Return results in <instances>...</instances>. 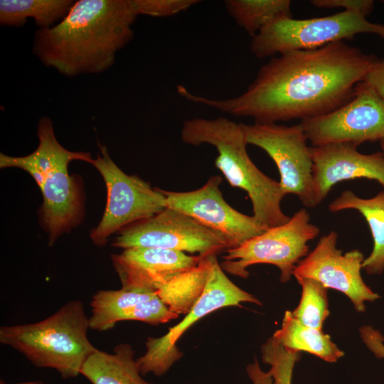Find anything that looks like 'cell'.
<instances>
[{
    "label": "cell",
    "instance_id": "1",
    "mask_svg": "<svg viewBox=\"0 0 384 384\" xmlns=\"http://www.w3.org/2000/svg\"><path fill=\"white\" fill-rule=\"evenodd\" d=\"M378 58L344 41L273 57L259 70L245 91L226 99L210 98L178 85L185 100L235 117L269 124L324 115L354 95Z\"/></svg>",
    "mask_w": 384,
    "mask_h": 384
},
{
    "label": "cell",
    "instance_id": "2",
    "mask_svg": "<svg viewBox=\"0 0 384 384\" xmlns=\"http://www.w3.org/2000/svg\"><path fill=\"white\" fill-rule=\"evenodd\" d=\"M137 17L131 0L75 1L60 22L36 31L33 53L67 77L100 73L133 38Z\"/></svg>",
    "mask_w": 384,
    "mask_h": 384
},
{
    "label": "cell",
    "instance_id": "3",
    "mask_svg": "<svg viewBox=\"0 0 384 384\" xmlns=\"http://www.w3.org/2000/svg\"><path fill=\"white\" fill-rule=\"evenodd\" d=\"M181 137L186 144H207L216 149L215 166L232 187L247 193L252 205V216L263 230L289 220L281 208L286 195L279 182L262 172L250 158L241 123L223 117L192 118L183 122Z\"/></svg>",
    "mask_w": 384,
    "mask_h": 384
},
{
    "label": "cell",
    "instance_id": "4",
    "mask_svg": "<svg viewBox=\"0 0 384 384\" xmlns=\"http://www.w3.org/2000/svg\"><path fill=\"white\" fill-rule=\"evenodd\" d=\"M89 329L83 302L70 300L40 321L1 326L0 343L35 366L54 369L68 379L80 375L87 358L97 349L87 337Z\"/></svg>",
    "mask_w": 384,
    "mask_h": 384
},
{
    "label": "cell",
    "instance_id": "5",
    "mask_svg": "<svg viewBox=\"0 0 384 384\" xmlns=\"http://www.w3.org/2000/svg\"><path fill=\"white\" fill-rule=\"evenodd\" d=\"M359 33L376 34L384 39V25L369 21L360 14L342 11L330 16L305 19H277L251 39L250 50L257 58L316 49L351 39Z\"/></svg>",
    "mask_w": 384,
    "mask_h": 384
},
{
    "label": "cell",
    "instance_id": "6",
    "mask_svg": "<svg viewBox=\"0 0 384 384\" xmlns=\"http://www.w3.org/2000/svg\"><path fill=\"white\" fill-rule=\"evenodd\" d=\"M320 229L310 222V215L301 208L285 223L269 228L240 245L226 250L222 269L233 275L247 278V268L256 264H270L280 270V281L291 279L297 265L309 254L308 242Z\"/></svg>",
    "mask_w": 384,
    "mask_h": 384
},
{
    "label": "cell",
    "instance_id": "7",
    "mask_svg": "<svg viewBox=\"0 0 384 384\" xmlns=\"http://www.w3.org/2000/svg\"><path fill=\"white\" fill-rule=\"evenodd\" d=\"M100 149V155L90 161L103 177L107 192L104 215L90 234L97 245L105 244L110 235L123 227L149 218L166 207L161 189L125 174L112 160L106 146Z\"/></svg>",
    "mask_w": 384,
    "mask_h": 384
},
{
    "label": "cell",
    "instance_id": "8",
    "mask_svg": "<svg viewBox=\"0 0 384 384\" xmlns=\"http://www.w3.org/2000/svg\"><path fill=\"white\" fill-rule=\"evenodd\" d=\"M241 125L247 144L263 149L274 162L284 194L296 195L306 208L316 207L311 149L300 124Z\"/></svg>",
    "mask_w": 384,
    "mask_h": 384
},
{
    "label": "cell",
    "instance_id": "9",
    "mask_svg": "<svg viewBox=\"0 0 384 384\" xmlns=\"http://www.w3.org/2000/svg\"><path fill=\"white\" fill-rule=\"evenodd\" d=\"M243 302L262 305L258 299L238 287L227 277L215 257L206 288L192 309L166 334L147 338L146 352L137 358L142 375L149 373L156 376L164 375L182 357L183 353L176 342L190 326L217 309L240 306Z\"/></svg>",
    "mask_w": 384,
    "mask_h": 384
},
{
    "label": "cell",
    "instance_id": "10",
    "mask_svg": "<svg viewBox=\"0 0 384 384\" xmlns=\"http://www.w3.org/2000/svg\"><path fill=\"white\" fill-rule=\"evenodd\" d=\"M312 146L384 141V99L367 82L355 87L353 98L337 110L302 120Z\"/></svg>",
    "mask_w": 384,
    "mask_h": 384
},
{
    "label": "cell",
    "instance_id": "11",
    "mask_svg": "<svg viewBox=\"0 0 384 384\" xmlns=\"http://www.w3.org/2000/svg\"><path fill=\"white\" fill-rule=\"evenodd\" d=\"M113 245L124 250L162 248L197 253L200 256L216 255L228 249L222 235L188 215L169 207L126 227L119 233Z\"/></svg>",
    "mask_w": 384,
    "mask_h": 384
},
{
    "label": "cell",
    "instance_id": "12",
    "mask_svg": "<svg viewBox=\"0 0 384 384\" xmlns=\"http://www.w3.org/2000/svg\"><path fill=\"white\" fill-rule=\"evenodd\" d=\"M337 240L335 231L322 236L314 249L297 265L293 275L314 279L327 289L342 292L357 311L364 312L366 302H374L380 295L362 279L363 253L358 250L343 253L336 247Z\"/></svg>",
    "mask_w": 384,
    "mask_h": 384
},
{
    "label": "cell",
    "instance_id": "13",
    "mask_svg": "<svg viewBox=\"0 0 384 384\" xmlns=\"http://www.w3.org/2000/svg\"><path fill=\"white\" fill-rule=\"evenodd\" d=\"M221 182L222 178L215 175L194 191H161L166 198V207L183 213L218 233L225 239L230 249L265 230L257 224L253 216L238 211L224 200L219 188Z\"/></svg>",
    "mask_w": 384,
    "mask_h": 384
},
{
    "label": "cell",
    "instance_id": "14",
    "mask_svg": "<svg viewBox=\"0 0 384 384\" xmlns=\"http://www.w3.org/2000/svg\"><path fill=\"white\" fill-rule=\"evenodd\" d=\"M92 157L85 151H71L60 143L43 175L39 187L43 194L42 214L52 244L63 232L79 220L81 203L76 181L69 175L68 166L73 160L90 163Z\"/></svg>",
    "mask_w": 384,
    "mask_h": 384
},
{
    "label": "cell",
    "instance_id": "15",
    "mask_svg": "<svg viewBox=\"0 0 384 384\" xmlns=\"http://www.w3.org/2000/svg\"><path fill=\"white\" fill-rule=\"evenodd\" d=\"M313 180L317 206L336 183L365 178L377 181L384 188V154H363L351 144L311 146Z\"/></svg>",
    "mask_w": 384,
    "mask_h": 384
},
{
    "label": "cell",
    "instance_id": "16",
    "mask_svg": "<svg viewBox=\"0 0 384 384\" xmlns=\"http://www.w3.org/2000/svg\"><path fill=\"white\" fill-rule=\"evenodd\" d=\"M90 328L97 331L112 329L122 321H139L157 325L177 319L156 292L142 288L99 290L92 297Z\"/></svg>",
    "mask_w": 384,
    "mask_h": 384
},
{
    "label": "cell",
    "instance_id": "17",
    "mask_svg": "<svg viewBox=\"0 0 384 384\" xmlns=\"http://www.w3.org/2000/svg\"><path fill=\"white\" fill-rule=\"evenodd\" d=\"M204 256L155 247H132L111 256L122 287L156 289L196 266Z\"/></svg>",
    "mask_w": 384,
    "mask_h": 384
},
{
    "label": "cell",
    "instance_id": "18",
    "mask_svg": "<svg viewBox=\"0 0 384 384\" xmlns=\"http://www.w3.org/2000/svg\"><path fill=\"white\" fill-rule=\"evenodd\" d=\"M134 353L129 343L115 346L112 353L97 348L87 358L80 374L92 384H151L142 378Z\"/></svg>",
    "mask_w": 384,
    "mask_h": 384
},
{
    "label": "cell",
    "instance_id": "19",
    "mask_svg": "<svg viewBox=\"0 0 384 384\" xmlns=\"http://www.w3.org/2000/svg\"><path fill=\"white\" fill-rule=\"evenodd\" d=\"M332 213L353 209L366 219L373 240L370 254L364 259L363 269L370 274L384 271V191L370 198H362L346 190L329 205Z\"/></svg>",
    "mask_w": 384,
    "mask_h": 384
},
{
    "label": "cell",
    "instance_id": "20",
    "mask_svg": "<svg viewBox=\"0 0 384 384\" xmlns=\"http://www.w3.org/2000/svg\"><path fill=\"white\" fill-rule=\"evenodd\" d=\"M216 255L204 256L194 267L175 275L156 289L164 304L174 314H187L201 297Z\"/></svg>",
    "mask_w": 384,
    "mask_h": 384
},
{
    "label": "cell",
    "instance_id": "21",
    "mask_svg": "<svg viewBox=\"0 0 384 384\" xmlns=\"http://www.w3.org/2000/svg\"><path fill=\"white\" fill-rule=\"evenodd\" d=\"M272 336L287 350L307 352L329 363L344 355L329 334L301 323L290 311L284 312L282 326Z\"/></svg>",
    "mask_w": 384,
    "mask_h": 384
},
{
    "label": "cell",
    "instance_id": "22",
    "mask_svg": "<svg viewBox=\"0 0 384 384\" xmlns=\"http://www.w3.org/2000/svg\"><path fill=\"white\" fill-rule=\"evenodd\" d=\"M72 0H1L0 24L23 26L33 18L39 29L49 28L60 22L74 4Z\"/></svg>",
    "mask_w": 384,
    "mask_h": 384
},
{
    "label": "cell",
    "instance_id": "23",
    "mask_svg": "<svg viewBox=\"0 0 384 384\" xmlns=\"http://www.w3.org/2000/svg\"><path fill=\"white\" fill-rule=\"evenodd\" d=\"M229 15L251 38L272 22L292 17L289 0H226Z\"/></svg>",
    "mask_w": 384,
    "mask_h": 384
},
{
    "label": "cell",
    "instance_id": "24",
    "mask_svg": "<svg viewBox=\"0 0 384 384\" xmlns=\"http://www.w3.org/2000/svg\"><path fill=\"white\" fill-rule=\"evenodd\" d=\"M302 287L301 299L292 311L294 318L306 326L322 330L329 316L327 288L310 278H296Z\"/></svg>",
    "mask_w": 384,
    "mask_h": 384
},
{
    "label": "cell",
    "instance_id": "25",
    "mask_svg": "<svg viewBox=\"0 0 384 384\" xmlns=\"http://www.w3.org/2000/svg\"><path fill=\"white\" fill-rule=\"evenodd\" d=\"M262 360L270 366L274 384H292L295 363L300 353L286 349L273 336L261 346Z\"/></svg>",
    "mask_w": 384,
    "mask_h": 384
},
{
    "label": "cell",
    "instance_id": "26",
    "mask_svg": "<svg viewBox=\"0 0 384 384\" xmlns=\"http://www.w3.org/2000/svg\"><path fill=\"white\" fill-rule=\"evenodd\" d=\"M198 0H131L139 16L168 17L185 11L196 5Z\"/></svg>",
    "mask_w": 384,
    "mask_h": 384
},
{
    "label": "cell",
    "instance_id": "27",
    "mask_svg": "<svg viewBox=\"0 0 384 384\" xmlns=\"http://www.w3.org/2000/svg\"><path fill=\"white\" fill-rule=\"evenodd\" d=\"M311 4L321 9H343V11L358 13L366 17L374 9L372 0H312Z\"/></svg>",
    "mask_w": 384,
    "mask_h": 384
},
{
    "label": "cell",
    "instance_id": "28",
    "mask_svg": "<svg viewBox=\"0 0 384 384\" xmlns=\"http://www.w3.org/2000/svg\"><path fill=\"white\" fill-rule=\"evenodd\" d=\"M363 342L377 358H384V336L370 325L360 329Z\"/></svg>",
    "mask_w": 384,
    "mask_h": 384
},
{
    "label": "cell",
    "instance_id": "29",
    "mask_svg": "<svg viewBox=\"0 0 384 384\" xmlns=\"http://www.w3.org/2000/svg\"><path fill=\"white\" fill-rule=\"evenodd\" d=\"M363 81L369 84L384 99V58L378 59Z\"/></svg>",
    "mask_w": 384,
    "mask_h": 384
},
{
    "label": "cell",
    "instance_id": "30",
    "mask_svg": "<svg viewBox=\"0 0 384 384\" xmlns=\"http://www.w3.org/2000/svg\"><path fill=\"white\" fill-rule=\"evenodd\" d=\"M246 371L252 384H274L270 373L263 371L256 358L247 366Z\"/></svg>",
    "mask_w": 384,
    "mask_h": 384
},
{
    "label": "cell",
    "instance_id": "31",
    "mask_svg": "<svg viewBox=\"0 0 384 384\" xmlns=\"http://www.w3.org/2000/svg\"><path fill=\"white\" fill-rule=\"evenodd\" d=\"M0 384H6L4 380H1ZM16 384H44L41 381H28V382H23V383H19Z\"/></svg>",
    "mask_w": 384,
    "mask_h": 384
},
{
    "label": "cell",
    "instance_id": "32",
    "mask_svg": "<svg viewBox=\"0 0 384 384\" xmlns=\"http://www.w3.org/2000/svg\"><path fill=\"white\" fill-rule=\"evenodd\" d=\"M380 148L382 149V152L384 154V141L380 142Z\"/></svg>",
    "mask_w": 384,
    "mask_h": 384
},
{
    "label": "cell",
    "instance_id": "33",
    "mask_svg": "<svg viewBox=\"0 0 384 384\" xmlns=\"http://www.w3.org/2000/svg\"><path fill=\"white\" fill-rule=\"evenodd\" d=\"M382 2H383V3H384V1H382Z\"/></svg>",
    "mask_w": 384,
    "mask_h": 384
}]
</instances>
